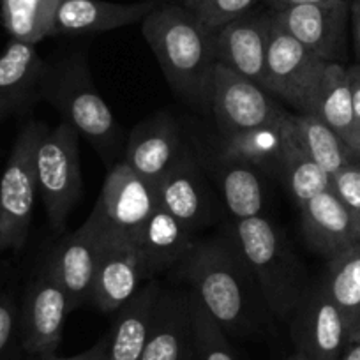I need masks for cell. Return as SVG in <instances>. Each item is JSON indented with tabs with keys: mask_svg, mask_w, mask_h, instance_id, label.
Wrapping results in <instances>:
<instances>
[{
	"mask_svg": "<svg viewBox=\"0 0 360 360\" xmlns=\"http://www.w3.org/2000/svg\"><path fill=\"white\" fill-rule=\"evenodd\" d=\"M173 270L226 334L256 330L263 299L233 235L198 240Z\"/></svg>",
	"mask_w": 360,
	"mask_h": 360,
	"instance_id": "6da1fadb",
	"label": "cell"
},
{
	"mask_svg": "<svg viewBox=\"0 0 360 360\" xmlns=\"http://www.w3.org/2000/svg\"><path fill=\"white\" fill-rule=\"evenodd\" d=\"M141 32L173 92L196 108L210 110L217 64L212 30L188 8L162 6L141 22Z\"/></svg>",
	"mask_w": 360,
	"mask_h": 360,
	"instance_id": "7a4b0ae2",
	"label": "cell"
},
{
	"mask_svg": "<svg viewBox=\"0 0 360 360\" xmlns=\"http://www.w3.org/2000/svg\"><path fill=\"white\" fill-rule=\"evenodd\" d=\"M231 235L266 309L279 320H288L307 286L285 235L265 216L235 221Z\"/></svg>",
	"mask_w": 360,
	"mask_h": 360,
	"instance_id": "3957f363",
	"label": "cell"
},
{
	"mask_svg": "<svg viewBox=\"0 0 360 360\" xmlns=\"http://www.w3.org/2000/svg\"><path fill=\"white\" fill-rule=\"evenodd\" d=\"M44 99L58 110L64 122L75 127L103 155L117 147L119 124L96 89L83 58H72L57 69L50 68Z\"/></svg>",
	"mask_w": 360,
	"mask_h": 360,
	"instance_id": "277c9868",
	"label": "cell"
},
{
	"mask_svg": "<svg viewBox=\"0 0 360 360\" xmlns=\"http://www.w3.org/2000/svg\"><path fill=\"white\" fill-rule=\"evenodd\" d=\"M75 127L62 120L55 129L44 127L34 155L37 191L53 230H62L83 193L82 162Z\"/></svg>",
	"mask_w": 360,
	"mask_h": 360,
	"instance_id": "5b68a950",
	"label": "cell"
},
{
	"mask_svg": "<svg viewBox=\"0 0 360 360\" xmlns=\"http://www.w3.org/2000/svg\"><path fill=\"white\" fill-rule=\"evenodd\" d=\"M44 127L39 122L23 127L0 176V252L20 251L29 238L39 195L34 155Z\"/></svg>",
	"mask_w": 360,
	"mask_h": 360,
	"instance_id": "8992f818",
	"label": "cell"
},
{
	"mask_svg": "<svg viewBox=\"0 0 360 360\" xmlns=\"http://www.w3.org/2000/svg\"><path fill=\"white\" fill-rule=\"evenodd\" d=\"M327 64L272 18L262 85L270 96L279 98L299 113H313Z\"/></svg>",
	"mask_w": 360,
	"mask_h": 360,
	"instance_id": "52a82bcc",
	"label": "cell"
},
{
	"mask_svg": "<svg viewBox=\"0 0 360 360\" xmlns=\"http://www.w3.org/2000/svg\"><path fill=\"white\" fill-rule=\"evenodd\" d=\"M89 219L99 235V263L90 302L101 313H119L150 278L133 240L105 230L94 217Z\"/></svg>",
	"mask_w": 360,
	"mask_h": 360,
	"instance_id": "ba28073f",
	"label": "cell"
},
{
	"mask_svg": "<svg viewBox=\"0 0 360 360\" xmlns=\"http://www.w3.org/2000/svg\"><path fill=\"white\" fill-rule=\"evenodd\" d=\"M210 110L223 134L278 124L286 110L262 85L217 62L212 79Z\"/></svg>",
	"mask_w": 360,
	"mask_h": 360,
	"instance_id": "9c48e42d",
	"label": "cell"
},
{
	"mask_svg": "<svg viewBox=\"0 0 360 360\" xmlns=\"http://www.w3.org/2000/svg\"><path fill=\"white\" fill-rule=\"evenodd\" d=\"M288 320L297 353L307 360H341L349 345L348 327L323 283L306 288Z\"/></svg>",
	"mask_w": 360,
	"mask_h": 360,
	"instance_id": "30bf717a",
	"label": "cell"
},
{
	"mask_svg": "<svg viewBox=\"0 0 360 360\" xmlns=\"http://www.w3.org/2000/svg\"><path fill=\"white\" fill-rule=\"evenodd\" d=\"M349 6L348 0H325L272 11V18L321 60L342 64L348 51Z\"/></svg>",
	"mask_w": 360,
	"mask_h": 360,
	"instance_id": "8fae6325",
	"label": "cell"
},
{
	"mask_svg": "<svg viewBox=\"0 0 360 360\" xmlns=\"http://www.w3.org/2000/svg\"><path fill=\"white\" fill-rule=\"evenodd\" d=\"M158 207L155 186L120 161L108 172L90 217L105 230L133 240Z\"/></svg>",
	"mask_w": 360,
	"mask_h": 360,
	"instance_id": "7c38bea8",
	"label": "cell"
},
{
	"mask_svg": "<svg viewBox=\"0 0 360 360\" xmlns=\"http://www.w3.org/2000/svg\"><path fill=\"white\" fill-rule=\"evenodd\" d=\"M71 311L68 293L46 262L30 285L23 304V349L37 359L57 352Z\"/></svg>",
	"mask_w": 360,
	"mask_h": 360,
	"instance_id": "4fadbf2b",
	"label": "cell"
},
{
	"mask_svg": "<svg viewBox=\"0 0 360 360\" xmlns=\"http://www.w3.org/2000/svg\"><path fill=\"white\" fill-rule=\"evenodd\" d=\"M141 360H195L191 293L159 290Z\"/></svg>",
	"mask_w": 360,
	"mask_h": 360,
	"instance_id": "5bb4252c",
	"label": "cell"
},
{
	"mask_svg": "<svg viewBox=\"0 0 360 360\" xmlns=\"http://www.w3.org/2000/svg\"><path fill=\"white\" fill-rule=\"evenodd\" d=\"M50 65L36 44L13 39L0 55V122L44 99Z\"/></svg>",
	"mask_w": 360,
	"mask_h": 360,
	"instance_id": "9a60e30c",
	"label": "cell"
},
{
	"mask_svg": "<svg viewBox=\"0 0 360 360\" xmlns=\"http://www.w3.org/2000/svg\"><path fill=\"white\" fill-rule=\"evenodd\" d=\"M272 13H248L214 32L219 64L263 85Z\"/></svg>",
	"mask_w": 360,
	"mask_h": 360,
	"instance_id": "2e32d148",
	"label": "cell"
},
{
	"mask_svg": "<svg viewBox=\"0 0 360 360\" xmlns=\"http://www.w3.org/2000/svg\"><path fill=\"white\" fill-rule=\"evenodd\" d=\"M46 262L68 293L71 309L89 304L99 263V235L94 223L86 217L78 230L55 245Z\"/></svg>",
	"mask_w": 360,
	"mask_h": 360,
	"instance_id": "e0dca14e",
	"label": "cell"
},
{
	"mask_svg": "<svg viewBox=\"0 0 360 360\" xmlns=\"http://www.w3.org/2000/svg\"><path fill=\"white\" fill-rule=\"evenodd\" d=\"M304 238L327 259L360 244V228L332 189L299 205Z\"/></svg>",
	"mask_w": 360,
	"mask_h": 360,
	"instance_id": "ac0fdd59",
	"label": "cell"
},
{
	"mask_svg": "<svg viewBox=\"0 0 360 360\" xmlns=\"http://www.w3.org/2000/svg\"><path fill=\"white\" fill-rule=\"evenodd\" d=\"M154 9V0H143L134 4H119L106 0H58L48 37L122 29L143 22Z\"/></svg>",
	"mask_w": 360,
	"mask_h": 360,
	"instance_id": "d6986e66",
	"label": "cell"
},
{
	"mask_svg": "<svg viewBox=\"0 0 360 360\" xmlns=\"http://www.w3.org/2000/svg\"><path fill=\"white\" fill-rule=\"evenodd\" d=\"M158 205L182 221L189 230L196 231L212 219V198L200 166L188 154L155 184Z\"/></svg>",
	"mask_w": 360,
	"mask_h": 360,
	"instance_id": "ffe728a7",
	"label": "cell"
},
{
	"mask_svg": "<svg viewBox=\"0 0 360 360\" xmlns=\"http://www.w3.org/2000/svg\"><path fill=\"white\" fill-rule=\"evenodd\" d=\"M180 158L182 141L179 126L169 115L159 113L134 127L124 161L141 179L155 186Z\"/></svg>",
	"mask_w": 360,
	"mask_h": 360,
	"instance_id": "44dd1931",
	"label": "cell"
},
{
	"mask_svg": "<svg viewBox=\"0 0 360 360\" xmlns=\"http://www.w3.org/2000/svg\"><path fill=\"white\" fill-rule=\"evenodd\" d=\"M133 242L143 258L148 278L155 279L165 270L175 269L195 249L198 240L195 231L158 205Z\"/></svg>",
	"mask_w": 360,
	"mask_h": 360,
	"instance_id": "7402d4cb",
	"label": "cell"
},
{
	"mask_svg": "<svg viewBox=\"0 0 360 360\" xmlns=\"http://www.w3.org/2000/svg\"><path fill=\"white\" fill-rule=\"evenodd\" d=\"M161 290L155 279H150L122 309L110 332L108 360H141L147 345L150 316L155 299Z\"/></svg>",
	"mask_w": 360,
	"mask_h": 360,
	"instance_id": "603a6c76",
	"label": "cell"
},
{
	"mask_svg": "<svg viewBox=\"0 0 360 360\" xmlns=\"http://www.w3.org/2000/svg\"><path fill=\"white\" fill-rule=\"evenodd\" d=\"M283 148L279 159V169L286 180L288 191L295 200L297 207L314 198L320 193L332 189V175L313 161L304 148L299 134L292 124V113H286L281 124Z\"/></svg>",
	"mask_w": 360,
	"mask_h": 360,
	"instance_id": "cb8c5ba5",
	"label": "cell"
},
{
	"mask_svg": "<svg viewBox=\"0 0 360 360\" xmlns=\"http://www.w3.org/2000/svg\"><path fill=\"white\" fill-rule=\"evenodd\" d=\"M332 302L341 311L349 334V342L360 338V244L328 259L321 278Z\"/></svg>",
	"mask_w": 360,
	"mask_h": 360,
	"instance_id": "d4e9b609",
	"label": "cell"
},
{
	"mask_svg": "<svg viewBox=\"0 0 360 360\" xmlns=\"http://www.w3.org/2000/svg\"><path fill=\"white\" fill-rule=\"evenodd\" d=\"M313 113L330 126L348 143L359 129L353 113L352 89H349L348 68L328 62L323 79L314 99Z\"/></svg>",
	"mask_w": 360,
	"mask_h": 360,
	"instance_id": "484cf974",
	"label": "cell"
},
{
	"mask_svg": "<svg viewBox=\"0 0 360 360\" xmlns=\"http://www.w3.org/2000/svg\"><path fill=\"white\" fill-rule=\"evenodd\" d=\"M283 119L278 124H270V126H259L223 134L219 159L221 161L244 162V165L255 166L258 169L269 168V166L279 168L283 148Z\"/></svg>",
	"mask_w": 360,
	"mask_h": 360,
	"instance_id": "4316f807",
	"label": "cell"
},
{
	"mask_svg": "<svg viewBox=\"0 0 360 360\" xmlns=\"http://www.w3.org/2000/svg\"><path fill=\"white\" fill-rule=\"evenodd\" d=\"M219 184L226 209L235 221L263 216L265 191L258 168L235 161L219 159Z\"/></svg>",
	"mask_w": 360,
	"mask_h": 360,
	"instance_id": "83f0119b",
	"label": "cell"
},
{
	"mask_svg": "<svg viewBox=\"0 0 360 360\" xmlns=\"http://www.w3.org/2000/svg\"><path fill=\"white\" fill-rule=\"evenodd\" d=\"M292 124L307 154L328 175L338 173L355 155L349 145L314 113H292Z\"/></svg>",
	"mask_w": 360,
	"mask_h": 360,
	"instance_id": "f1b7e54d",
	"label": "cell"
},
{
	"mask_svg": "<svg viewBox=\"0 0 360 360\" xmlns=\"http://www.w3.org/2000/svg\"><path fill=\"white\" fill-rule=\"evenodd\" d=\"M58 0H2V23L13 39L37 44L48 37Z\"/></svg>",
	"mask_w": 360,
	"mask_h": 360,
	"instance_id": "f546056e",
	"label": "cell"
},
{
	"mask_svg": "<svg viewBox=\"0 0 360 360\" xmlns=\"http://www.w3.org/2000/svg\"><path fill=\"white\" fill-rule=\"evenodd\" d=\"M191 304L195 318V360H237L226 332L207 313L193 293Z\"/></svg>",
	"mask_w": 360,
	"mask_h": 360,
	"instance_id": "4dcf8cb0",
	"label": "cell"
},
{
	"mask_svg": "<svg viewBox=\"0 0 360 360\" xmlns=\"http://www.w3.org/2000/svg\"><path fill=\"white\" fill-rule=\"evenodd\" d=\"M258 0H184L188 8L212 32L248 15Z\"/></svg>",
	"mask_w": 360,
	"mask_h": 360,
	"instance_id": "1f68e13d",
	"label": "cell"
},
{
	"mask_svg": "<svg viewBox=\"0 0 360 360\" xmlns=\"http://www.w3.org/2000/svg\"><path fill=\"white\" fill-rule=\"evenodd\" d=\"M332 191L345 203L360 228V158L353 155L338 173L332 175Z\"/></svg>",
	"mask_w": 360,
	"mask_h": 360,
	"instance_id": "d6a6232c",
	"label": "cell"
},
{
	"mask_svg": "<svg viewBox=\"0 0 360 360\" xmlns=\"http://www.w3.org/2000/svg\"><path fill=\"white\" fill-rule=\"evenodd\" d=\"M16 307L9 295L0 293V359L8 353L15 335Z\"/></svg>",
	"mask_w": 360,
	"mask_h": 360,
	"instance_id": "836d02e7",
	"label": "cell"
},
{
	"mask_svg": "<svg viewBox=\"0 0 360 360\" xmlns=\"http://www.w3.org/2000/svg\"><path fill=\"white\" fill-rule=\"evenodd\" d=\"M108 342L110 335H106V338H103L98 345L92 346V348L86 349V352L79 353V355L57 356L55 353H50V355L41 356L39 360H108Z\"/></svg>",
	"mask_w": 360,
	"mask_h": 360,
	"instance_id": "e575fe53",
	"label": "cell"
},
{
	"mask_svg": "<svg viewBox=\"0 0 360 360\" xmlns=\"http://www.w3.org/2000/svg\"><path fill=\"white\" fill-rule=\"evenodd\" d=\"M348 79L349 89H352V101H353V113H355L356 124L360 127V64L348 68Z\"/></svg>",
	"mask_w": 360,
	"mask_h": 360,
	"instance_id": "d590c367",
	"label": "cell"
},
{
	"mask_svg": "<svg viewBox=\"0 0 360 360\" xmlns=\"http://www.w3.org/2000/svg\"><path fill=\"white\" fill-rule=\"evenodd\" d=\"M349 27H352L355 55L360 64V0H353L349 6Z\"/></svg>",
	"mask_w": 360,
	"mask_h": 360,
	"instance_id": "8d00e7d4",
	"label": "cell"
},
{
	"mask_svg": "<svg viewBox=\"0 0 360 360\" xmlns=\"http://www.w3.org/2000/svg\"><path fill=\"white\" fill-rule=\"evenodd\" d=\"M265 2L270 6L272 11H281V9L293 8V6L316 4V2H325V0H265Z\"/></svg>",
	"mask_w": 360,
	"mask_h": 360,
	"instance_id": "74e56055",
	"label": "cell"
},
{
	"mask_svg": "<svg viewBox=\"0 0 360 360\" xmlns=\"http://www.w3.org/2000/svg\"><path fill=\"white\" fill-rule=\"evenodd\" d=\"M341 360H360V338L349 342L342 353Z\"/></svg>",
	"mask_w": 360,
	"mask_h": 360,
	"instance_id": "f35d334b",
	"label": "cell"
},
{
	"mask_svg": "<svg viewBox=\"0 0 360 360\" xmlns=\"http://www.w3.org/2000/svg\"><path fill=\"white\" fill-rule=\"evenodd\" d=\"M348 145H349V148L353 150V154L359 155L360 158V127L355 131V134H353L352 140L348 141Z\"/></svg>",
	"mask_w": 360,
	"mask_h": 360,
	"instance_id": "ab89813d",
	"label": "cell"
},
{
	"mask_svg": "<svg viewBox=\"0 0 360 360\" xmlns=\"http://www.w3.org/2000/svg\"><path fill=\"white\" fill-rule=\"evenodd\" d=\"M286 360H307V359H306V356H304V355H300V353L293 352V355H290Z\"/></svg>",
	"mask_w": 360,
	"mask_h": 360,
	"instance_id": "60d3db41",
	"label": "cell"
}]
</instances>
